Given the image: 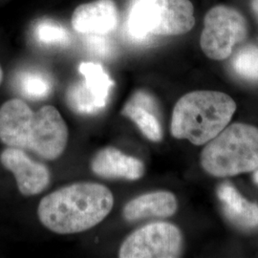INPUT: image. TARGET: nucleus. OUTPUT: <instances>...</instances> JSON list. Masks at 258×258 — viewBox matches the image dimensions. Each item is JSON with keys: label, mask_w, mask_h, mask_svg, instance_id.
<instances>
[{"label": "nucleus", "mask_w": 258, "mask_h": 258, "mask_svg": "<svg viewBox=\"0 0 258 258\" xmlns=\"http://www.w3.org/2000/svg\"><path fill=\"white\" fill-rule=\"evenodd\" d=\"M178 204L176 197L168 191H154L132 199L122 210V216L127 222L148 218H165L173 215Z\"/></svg>", "instance_id": "obj_12"}, {"label": "nucleus", "mask_w": 258, "mask_h": 258, "mask_svg": "<svg viewBox=\"0 0 258 258\" xmlns=\"http://www.w3.org/2000/svg\"><path fill=\"white\" fill-rule=\"evenodd\" d=\"M253 181H254L255 184L258 185V169L254 172V174H253Z\"/></svg>", "instance_id": "obj_20"}, {"label": "nucleus", "mask_w": 258, "mask_h": 258, "mask_svg": "<svg viewBox=\"0 0 258 258\" xmlns=\"http://www.w3.org/2000/svg\"><path fill=\"white\" fill-rule=\"evenodd\" d=\"M248 34V24L237 10L218 5L210 10L204 20L200 44L204 53L214 60L231 55L233 47Z\"/></svg>", "instance_id": "obj_6"}, {"label": "nucleus", "mask_w": 258, "mask_h": 258, "mask_svg": "<svg viewBox=\"0 0 258 258\" xmlns=\"http://www.w3.org/2000/svg\"><path fill=\"white\" fill-rule=\"evenodd\" d=\"M2 166L11 171L17 181L20 194L33 196L45 190L51 181L46 166L33 161L23 149L8 148L0 154Z\"/></svg>", "instance_id": "obj_8"}, {"label": "nucleus", "mask_w": 258, "mask_h": 258, "mask_svg": "<svg viewBox=\"0 0 258 258\" xmlns=\"http://www.w3.org/2000/svg\"><path fill=\"white\" fill-rule=\"evenodd\" d=\"M121 115L132 120L148 140L159 142L163 138L156 100L149 93L144 90L134 93L123 106Z\"/></svg>", "instance_id": "obj_11"}, {"label": "nucleus", "mask_w": 258, "mask_h": 258, "mask_svg": "<svg viewBox=\"0 0 258 258\" xmlns=\"http://www.w3.org/2000/svg\"><path fill=\"white\" fill-rule=\"evenodd\" d=\"M19 88L22 95L32 100L44 99L51 92L52 84L46 76L37 72H27L20 76Z\"/></svg>", "instance_id": "obj_16"}, {"label": "nucleus", "mask_w": 258, "mask_h": 258, "mask_svg": "<svg viewBox=\"0 0 258 258\" xmlns=\"http://www.w3.org/2000/svg\"><path fill=\"white\" fill-rule=\"evenodd\" d=\"M0 141L53 161L64 152L68 127L55 106L45 105L34 112L26 102L12 99L0 107Z\"/></svg>", "instance_id": "obj_1"}, {"label": "nucleus", "mask_w": 258, "mask_h": 258, "mask_svg": "<svg viewBox=\"0 0 258 258\" xmlns=\"http://www.w3.org/2000/svg\"><path fill=\"white\" fill-rule=\"evenodd\" d=\"M80 72L83 75L82 82L85 90L89 93L102 109L105 108L114 83L102 65L93 62H83Z\"/></svg>", "instance_id": "obj_14"}, {"label": "nucleus", "mask_w": 258, "mask_h": 258, "mask_svg": "<svg viewBox=\"0 0 258 258\" xmlns=\"http://www.w3.org/2000/svg\"><path fill=\"white\" fill-rule=\"evenodd\" d=\"M195 25L189 0H134L129 11L127 33L136 42L153 36H179Z\"/></svg>", "instance_id": "obj_5"}, {"label": "nucleus", "mask_w": 258, "mask_h": 258, "mask_svg": "<svg viewBox=\"0 0 258 258\" xmlns=\"http://www.w3.org/2000/svg\"><path fill=\"white\" fill-rule=\"evenodd\" d=\"M236 110V104L225 93L194 91L175 104L170 130L173 137L202 146L226 128Z\"/></svg>", "instance_id": "obj_3"}, {"label": "nucleus", "mask_w": 258, "mask_h": 258, "mask_svg": "<svg viewBox=\"0 0 258 258\" xmlns=\"http://www.w3.org/2000/svg\"><path fill=\"white\" fill-rule=\"evenodd\" d=\"M114 206V197L105 185L79 182L63 186L41 199L37 208L40 223L57 234H73L103 221Z\"/></svg>", "instance_id": "obj_2"}, {"label": "nucleus", "mask_w": 258, "mask_h": 258, "mask_svg": "<svg viewBox=\"0 0 258 258\" xmlns=\"http://www.w3.org/2000/svg\"><path fill=\"white\" fill-rule=\"evenodd\" d=\"M86 44L97 55L108 56L112 54L110 42L103 37V35H90L86 40Z\"/></svg>", "instance_id": "obj_18"}, {"label": "nucleus", "mask_w": 258, "mask_h": 258, "mask_svg": "<svg viewBox=\"0 0 258 258\" xmlns=\"http://www.w3.org/2000/svg\"><path fill=\"white\" fill-rule=\"evenodd\" d=\"M204 169L215 177H228L258 168V129L234 123L221 132L204 148Z\"/></svg>", "instance_id": "obj_4"}, {"label": "nucleus", "mask_w": 258, "mask_h": 258, "mask_svg": "<svg viewBox=\"0 0 258 258\" xmlns=\"http://www.w3.org/2000/svg\"><path fill=\"white\" fill-rule=\"evenodd\" d=\"M251 8L258 20V0H251Z\"/></svg>", "instance_id": "obj_19"}, {"label": "nucleus", "mask_w": 258, "mask_h": 258, "mask_svg": "<svg viewBox=\"0 0 258 258\" xmlns=\"http://www.w3.org/2000/svg\"><path fill=\"white\" fill-rule=\"evenodd\" d=\"M182 245V233L176 226L155 222L130 233L120 245L119 257H179Z\"/></svg>", "instance_id": "obj_7"}, {"label": "nucleus", "mask_w": 258, "mask_h": 258, "mask_svg": "<svg viewBox=\"0 0 258 258\" xmlns=\"http://www.w3.org/2000/svg\"><path fill=\"white\" fill-rule=\"evenodd\" d=\"M217 194L224 204V212L230 221L244 230L257 229V204L247 201L234 186L228 183L219 186Z\"/></svg>", "instance_id": "obj_13"}, {"label": "nucleus", "mask_w": 258, "mask_h": 258, "mask_svg": "<svg viewBox=\"0 0 258 258\" xmlns=\"http://www.w3.org/2000/svg\"><path fill=\"white\" fill-rule=\"evenodd\" d=\"M91 169L96 175L105 179L138 180L145 174L144 163L128 156L114 147L102 148L91 161Z\"/></svg>", "instance_id": "obj_10"}, {"label": "nucleus", "mask_w": 258, "mask_h": 258, "mask_svg": "<svg viewBox=\"0 0 258 258\" xmlns=\"http://www.w3.org/2000/svg\"><path fill=\"white\" fill-rule=\"evenodd\" d=\"M119 11L113 0H96L77 7L71 23L75 31L87 35H106L119 24Z\"/></svg>", "instance_id": "obj_9"}, {"label": "nucleus", "mask_w": 258, "mask_h": 258, "mask_svg": "<svg viewBox=\"0 0 258 258\" xmlns=\"http://www.w3.org/2000/svg\"><path fill=\"white\" fill-rule=\"evenodd\" d=\"M2 80H3V71H2V68L0 66V83H2Z\"/></svg>", "instance_id": "obj_21"}, {"label": "nucleus", "mask_w": 258, "mask_h": 258, "mask_svg": "<svg viewBox=\"0 0 258 258\" xmlns=\"http://www.w3.org/2000/svg\"><path fill=\"white\" fill-rule=\"evenodd\" d=\"M35 35L40 43L48 45H66L70 42L68 31L51 20H44L37 24Z\"/></svg>", "instance_id": "obj_17"}, {"label": "nucleus", "mask_w": 258, "mask_h": 258, "mask_svg": "<svg viewBox=\"0 0 258 258\" xmlns=\"http://www.w3.org/2000/svg\"><path fill=\"white\" fill-rule=\"evenodd\" d=\"M234 72L249 82H258V48L247 45L240 49L232 59Z\"/></svg>", "instance_id": "obj_15"}]
</instances>
